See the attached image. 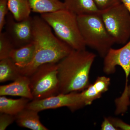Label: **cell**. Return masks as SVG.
Instances as JSON below:
<instances>
[{
  "mask_svg": "<svg viewBox=\"0 0 130 130\" xmlns=\"http://www.w3.org/2000/svg\"><path fill=\"white\" fill-rule=\"evenodd\" d=\"M52 30L41 16L32 18V42L35 45V53L30 63L19 69L21 75L29 77L42 65L58 63L72 50L54 35Z\"/></svg>",
  "mask_w": 130,
  "mask_h": 130,
  "instance_id": "obj_1",
  "label": "cell"
},
{
  "mask_svg": "<svg viewBox=\"0 0 130 130\" xmlns=\"http://www.w3.org/2000/svg\"><path fill=\"white\" fill-rule=\"evenodd\" d=\"M96 55L86 50L73 49L57 63L59 93L82 91L90 84L89 74Z\"/></svg>",
  "mask_w": 130,
  "mask_h": 130,
  "instance_id": "obj_2",
  "label": "cell"
},
{
  "mask_svg": "<svg viewBox=\"0 0 130 130\" xmlns=\"http://www.w3.org/2000/svg\"><path fill=\"white\" fill-rule=\"evenodd\" d=\"M41 16L53 30L56 36L72 49L86 50L76 15L65 9L41 14Z\"/></svg>",
  "mask_w": 130,
  "mask_h": 130,
  "instance_id": "obj_3",
  "label": "cell"
},
{
  "mask_svg": "<svg viewBox=\"0 0 130 130\" xmlns=\"http://www.w3.org/2000/svg\"><path fill=\"white\" fill-rule=\"evenodd\" d=\"M78 25L86 46L95 50L104 58L115 43L98 13L77 16Z\"/></svg>",
  "mask_w": 130,
  "mask_h": 130,
  "instance_id": "obj_4",
  "label": "cell"
},
{
  "mask_svg": "<svg viewBox=\"0 0 130 130\" xmlns=\"http://www.w3.org/2000/svg\"><path fill=\"white\" fill-rule=\"evenodd\" d=\"M29 77L32 100H41L59 94L57 63L41 66Z\"/></svg>",
  "mask_w": 130,
  "mask_h": 130,
  "instance_id": "obj_5",
  "label": "cell"
},
{
  "mask_svg": "<svg viewBox=\"0 0 130 130\" xmlns=\"http://www.w3.org/2000/svg\"><path fill=\"white\" fill-rule=\"evenodd\" d=\"M106 28L115 43L125 44L130 37V13L122 3L101 11Z\"/></svg>",
  "mask_w": 130,
  "mask_h": 130,
  "instance_id": "obj_6",
  "label": "cell"
},
{
  "mask_svg": "<svg viewBox=\"0 0 130 130\" xmlns=\"http://www.w3.org/2000/svg\"><path fill=\"white\" fill-rule=\"evenodd\" d=\"M85 106L80 92H71L67 94L59 93L41 100H31L26 108L39 112L46 109L66 107L72 111H74Z\"/></svg>",
  "mask_w": 130,
  "mask_h": 130,
  "instance_id": "obj_7",
  "label": "cell"
},
{
  "mask_svg": "<svg viewBox=\"0 0 130 130\" xmlns=\"http://www.w3.org/2000/svg\"><path fill=\"white\" fill-rule=\"evenodd\" d=\"M5 32L12 41L15 48L21 47L32 41V18L18 21L9 12L5 26Z\"/></svg>",
  "mask_w": 130,
  "mask_h": 130,
  "instance_id": "obj_8",
  "label": "cell"
},
{
  "mask_svg": "<svg viewBox=\"0 0 130 130\" xmlns=\"http://www.w3.org/2000/svg\"><path fill=\"white\" fill-rule=\"evenodd\" d=\"M103 70L107 74L114 73L119 66L125 73H130V40L119 49L111 48L104 57Z\"/></svg>",
  "mask_w": 130,
  "mask_h": 130,
  "instance_id": "obj_9",
  "label": "cell"
},
{
  "mask_svg": "<svg viewBox=\"0 0 130 130\" xmlns=\"http://www.w3.org/2000/svg\"><path fill=\"white\" fill-rule=\"evenodd\" d=\"M0 95L20 96L32 100L29 77L21 75L8 84L0 86Z\"/></svg>",
  "mask_w": 130,
  "mask_h": 130,
  "instance_id": "obj_10",
  "label": "cell"
},
{
  "mask_svg": "<svg viewBox=\"0 0 130 130\" xmlns=\"http://www.w3.org/2000/svg\"><path fill=\"white\" fill-rule=\"evenodd\" d=\"M39 112L25 108L16 115V121L19 126L32 130H48L41 123Z\"/></svg>",
  "mask_w": 130,
  "mask_h": 130,
  "instance_id": "obj_11",
  "label": "cell"
},
{
  "mask_svg": "<svg viewBox=\"0 0 130 130\" xmlns=\"http://www.w3.org/2000/svg\"><path fill=\"white\" fill-rule=\"evenodd\" d=\"M66 9L77 16L100 12L93 0H64Z\"/></svg>",
  "mask_w": 130,
  "mask_h": 130,
  "instance_id": "obj_12",
  "label": "cell"
},
{
  "mask_svg": "<svg viewBox=\"0 0 130 130\" xmlns=\"http://www.w3.org/2000/svg\"><path fill=\"white\" fill-rule=\"evenodd\" d=\"M35 46L33 42L12 50L9 56L20 70L24 68L30 63L34 56Z\"/></svg>",
  "mask_w": 130,
  "mask_h": 130,
  "instance_id": "obj_13",
  "label": "cell"
},
{
  "mask_svg": "<svg viewBox=\"0 0 130 130\" xmlns=\"http://www.w3.org/2000/svg\"><path fill=\"white\" fill-rule=\"evenodd\" d=\"M30 101L25 98L12 99L8 98L5 96H1L0 112L16 116L26 108Z\"/></svg>",
  "mask_w": 130,
  "mask_h": 130,
  "instance_id": "obj_14",
  "label": "cell"
},
{
  "mask_svg": "<svg viewBox=\"0 0 130 130\" xmlns=\"http://www.w3.org/2000/svg\"><path fill=\"white\" fill-rule=\"evenodd\" d=\"M7 4L9 12L16 21H21L30 17L32 11L28 0H7Z\"/></svg>",
  "mask_w": 130,
  "mask_h": 130,
  "instance_id": "obj_15",
  "label": "cell"
},
{
  "mask_svg": "<svg viewBox=\"0 0 130 130\" xmlns=\"http://www.w3.org/2000/svg\"><path fill=\"white\" fill-rule=\"evenodd\" d=\"M31 11L41 14L66 9L64 2L60 0H28Z\"/></svg>",
  "mask_w": 130,
  "mask_h": 130,
  "instance_id": "obj_16",
  "label": "cell"
},
{
  "mask_svg": "<svg viewBox=\"0 0 130 130\" xmlns=\"http://www.w3.org/2000/svg\"><path fill=\"white\" fill-rule=\"evenodd\" d=\"M21 74L19 69L10 58L0 60V82L14 81Z\"/></svg>",
  "mask_w": 130,
  "mask_h": 130,
  "instance_id": "obj_17",
  "label": "cell"
},
{
  "mask_svg": "<svg viewBox=\"0 0 130 130\" xmlns=\"http://www.w3.org/2000/svg\"><path fill=\"white\" fill-rule=\"evenodd\" d=\"M80 93L85 106L91 105L94 100L100 98L103 94L94 83L90 84Z\"/></svg>",
  "mask_w": 130,
  "mask_h": 130,
  "instance_id": "obj_18",
  "label": "cell"
},
{
  "mask_svg": "<svg viewBox=\"0 0 130 130\" xmlns=\"http://www.w3.org/2000/svg\"><path fill=\"white\" fill-rule=\"evenodd\" d=\"M15 48L6 32H0V60L9 58L12 50Z\"/></svg>",
  "mask_w": 130,
  "mask_h": 130,
  "instance_id": "obj_19",
  "label": "cell"
},
{
  "mask_svg": "<svg viewBox=\"0 0 130 130\" xmlns=\"http://www.w3.org/2000/svg\"><path fill=\"white\" fill-rule=\"evenodd\" d=\"M8 11L7 0H0V32L5 28Z\"/></svg>",
  "mask_w": 130,
  "mask_h": 130,
  "instance_id": "obj_20",
  "label": "cell"
},
{
  "mask_svg": "<svg viewBox=\"0 0 130 130\" xmlns=\"http://www.w3.org/2000/svg\"><path fill=\"white\" fill-rule=\"evenodd\" d=\"M100 11H104L121 3L120 0H93Z\"/></svg>",
  "mask_w": 130,
  "mask_h": 130,
  "instance_id": "obj_21",
  "label": "cell"
},
{
  "mask_svg": "<svg viewBox=\"0 0 130 130\" xmlns=\"http://www.w3.org/2000/svg\"><path fill=\"white\" fill-rule=\"evenodd\" d=\"M16 120V116L9 114L0 113V130H5Z\"/></svg>",
  "mask_w": 130,
  "mask_h": 130,
  "instance_id": "obj_22",
  "label": "cell"
},
{
  "mask_svg": "<svg viewBox=\"0 0 130 130\" xmlns=\"http://www.w3.org/2000/svg\"><path fill=\"white\" fill-rule=\"evenodd\" d=\"M114 125L119 130H130V125L125 123L121 120L115 118H108Z\"/></svg>",
  "mask_w": 130,
  "mask_h": 130,
  "instance_id": "obj_23",
  "label": "cell"
},
{
  "mask_svg": "<svg viewBox=\"0 0 130 130\" xmlns=\"http://www.w3.org/2000/svg\"><path fill=\"white\" fill-rule=\"evenodd\" d=\"M101 129L102 130H119L112 123L108 118H105L102 124Z\"/></svg>",
  "mask_w": 130,
  "mask_h": 130,
  "instance_id": "obj_24",
  "label": "cell"
},
{
  "mask_svg": "<svg viewBox=\"0 0 130 130\" xmlns=\"http://www.w3.org/2000/svg\"><path fill=\"white\" fill-rule=\"evenodd\" d=\"M120 1L128 9L130 13V0H120Z\"/></svg>",
  "mask_w": 130,
  "mask_h": 130,
  "instance_id": "obj_25",
  "label": "cell"
},
{
  "mask_svg": "<svg viewBox=\"0 0 130 130\" xmlns=\"http://www.w3.org/2000/svg\"><path fill=\"white\" fill-rule=\"evenodd\" d=\"M127 96L128 98L129 99L130 98V85L128 86V91H127Z\"/></svg>",
  "mask_w": 130,
  "mask_h": 130,
  "instance_id": "obj_26",
  "label": "cell"
}]
</instances>
